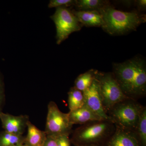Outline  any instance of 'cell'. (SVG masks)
<instances>
[{
	"instance_id": "8fae6325",
	"label": "cell",
	"mask_w": 146,
	"mask_h": 146,
	"mask_svg": "<svg viewBox=\"0 0 146 146\" xmlns=\"http://www.w3.org/2000/svg\"><path fill=\"white\" fill-rule=\"evenodd\" d=\"M79 22L82 26L87 27H102L103 19L98 11L72 10Z\"/></svg>"
},
{
	"instance_id": "7402d4cb",
	"label": "cell",
	"mask_w": 146,
	"mask_h": 146,
	"mask_svg": "<svg viewBox=\"0 0 146 146\" xmlns=\"http://www.w3.org/2000/svg\"><path fill=\"white\" fill-rule=\"evenodd\" d=\"M43 146H57L55 138L52 136H47L46 140Z\"/></svg>"
},
{
	"instance_id": "7c38bea8",
	"label": "cell",
	"mask_w": 146,
	"mask_h": 146,
	"mask_svg": "<svg viewBox=\"0 0 146 146\" xmlns=\"http://www.w3.org/2000/svg\"><path fill=\"white\" fill-rule=\"evenodd\" d=\"M69 119L72 124L82 125L86 123L103 119L84 105L78 109L68 112Z\"/></svg>"
},
{
	"instance_id": "3957f363",
	"label": "cell",
	"mask_w": 146,
	"mask_h": 146,
	"mask_svg": "<svg viewBox=\"0 0 146 146\" xmlns=\"http://www.w3.org/2000/svg\"><path fill=\"white\" fill-rule=\"evenodd\" d=\"M116 125L111 120L93 121L73 131L70 141L74 146H102L114 133Z\"/></svg>"
},
{
	"instance_id": "4fadbf2b",
	"label": "cell",
	"mask_w": 146,
	"mask_h": 146,
	"mask_svg": "<svg viewBox=\"0 0 146 146\" xmlns=\"http://www.w3.org/2000/svg\"><path fill=\"white\" fill-rule=\"evenodd\" d=\"M27 134L25 137V143L27 146H43L46 140L45 131L40 130L30 121L27 125Z\"/></svg>"
},
{
	"instance_id": "7a4b0ae2",
	"label": "cell",
	"mask_w": 146,
	"mask_h": 146,
	"mask_svg": "<svg viewBox=\"0 0 146 146\" xmlns=\"http://www.w3.org/2000/svg\"><path fill=\"white\" fill-rule=\"evenodd\" d=\"M98 11L101 14L104 24L102 28L111 35H122L136 30L146 21V16L138 12L117 10L109 4Z\"/></svg>"
},
{
	"instance_id": "d6986e66",
	"label": "cell",
	"mask_w": 146,
	"mask_h": 146,
	"mask_svg": "<svg viewBox=\"0 0 146 146\" xmlns=\"http://www.w3.org/2000/svg\"><path fill=\"white\" fill-rule=\"evenodd\" d=\"M76 1L74 0H51L48 4L49 8L69 7L75 5Z\"/></svg>"
},
{
	"instance_id": "44dd1931",
	"label": "cell",
	"mask_w": 146,
	"mask_h": 146,
	"mask_svg": "<svg viewBox=\"0 0 146 146\" xmlns=\"http://www.w3.org/2000/svg\"><path fill=\"white\" fill-rule=\"evenodd\" d=\"M5 100V93L3 80L0 73V113L2 112V109Z\"/></svg>"
},
{
	"instance_id": "30bf717a",
	"label": "cell",
	"mask_w": 146,
	"mask_h": 146,
	"mask_svg": "<svg viewBox=\"0 0 146 146\" xmlns=\"http://www.w3.org/2000/svg\"><path fill=\"white\" fill-rule=\"evenodd\" d=\"M102 146H142L136 133L116 126L114 133Z\"/></svg>"
},
{
	"instance_id": "6da1fadb",
	"label": "cell",
	"mask_w": 146,
	"mask_h": 146,
	"mask_svg": "<svg viewBox=\"0 0 146 146\" xmlns=\"http://www.w3.org/2000/svg\"><path fill=\"white\" fill-rule=\"evenodd\" d=\"M113 75L123 94L137 100L145 96L146 66L145 60L135 57L113 65Z\"/></svg>"
},
{
	"instance_id": "ac0fdd59",
	"label": "cell",
	"mask_w": 146,
	"mask_h": 146,
	"mask_svg": "<svg viewBox=\"0 0 146 146\" xmlns=\"http://www.w3.org/2000/svg\"><path fill=\"white\" fill-rule=\"evenodd\" d=\"M135 133L141 145L146 146V106H144L141 111Z\"/></svg>"
},
{
	"instance_id": "e0dca14e",
	"label": "cell",
	"mask_w": 146,
	"mask_h": 146,
	"mask_svg": "<svg viewBox=\"0 0 146 146\" xmlns=\"http://www.w3.org/2000/svg\"><path fill=\"white\" fill-rule=\"evenodd\" d=\"M25 136L7 131L0 132V146H16L25 143Z\"/></svg>"
},
{
	"instance_id": "9a60e30c",
	"label": "cell",
	"mask_w": 146,
	"mask_h": 146,
	"mask_svg": "<svg viewBox=\"0 0 146 146\" xmlns=\"http://www.w3.org/2000/svg\"><path fill=\"white\" fill-rule=\"evenodd\" d=\"M97 72V70L92 69L80 75L76 78L74 86L80 91L83 92L92 84L96 78Z\"/></svg>"
},
{
	"instance_id": "52a82bcc",
	"label": "cell",
	"mask_w": 146,
	"mask_h": 146,
	"mask_svg": "<svg viewBox=\"0 0 146 146\" xmlns=\"http://www.w3.org/2000/svg\"><path fill=\"white\" fill-rule=\"evenodd\" d=\"M51 18L56 28L57 44H60L73 33L80 31L83 26L72 11L66 7L56 8Z\"/></svg>"
},
{
	"instance_id": "603a6c76",
	"label": "cell",
	"mask_w": 146,
	"mask_h": 146,
	"mask_svg": "<svg viewBox=\"0 0 146 146\" xmlns=\"http://www.w3.org/2000/svg\"><path fill=\"white\" fill-rule=\"evenodd\" d=\"M138 8L141 9H145L146 7V0H138L136 2Z\"/></svg>"
},
{
	"instance_id": "ba28073f",
	"label": "cell",
	"mask_w": 146,
	"mask_h": 146,
	"mask_svg": "<svg viewBox=\"0 0 146 146\" xmlns=\"http://www.w3.org/2000/svg\"><path fill=\"white\" fill-rule=\"evenodd\" d=\"M83 93L84 105L86 107L103 119L111 120L103 107L98 83L96 78L91 86Z\"/></svg>"
},
{
	"instance_id": "2e32d148",
	"label": "cell",
	"mask_w": 146,
	"mask_h": 146,
	"mask_svg": "<svg viewBox=\"0 0 146 146\" xmlns=\"http://www.w3.org/2000/svg\"><path fill=\"white\" fill-rule=\"evenodd\" d=\"M108 3L102 0H77L75 5L79 11H98Z\"/></svg>"
},
{
	"instance_id": "cb8c5ba5",
	"label": "cell",
	"mask_w": 146,
	"mask_h": 146,
	"mask_svg": "<svg viewBox=\"0 0 146 146\" xmlns=\"http://www.w3.org/2000/svg\"><path fill=\"white\" fill-rule=\"evenodd\" d=\"M16 146H27L26 145H25V144H21V145H18Z\"/></svg>"
},
{
	"instance_id": "277c9868",
	"label": "cell",
	"mask_w": 146,
	"mask_h": 146,
	"mask_svg": "<svg viewBox=\"0 0 146 146\" xmlns=\"http://www.w3.org/2000/svg\"><path fill=\"white\" fill-rule=\"evenodd\" d=\"M144 106L128 98L114 105L107 114L115 125L135 132Z\"/></svg>"
},
{
	"instance_id": "8992f818",
	"label": "cell",
	"mask_w": 146,
	"mask_h": 146,
	"mask_svg": "<svg viewBox=\"0 0 146 146\" xmlns=\"http://www.w3.org/2000/svg\"><path fill=\"white\" fill-rule=\"evenodd\" d=\"M73 126L70 121L68 113L61 112L55 102H50L48 105L45 131L47 136L70 135L73 131Z\"/></svg>"
},
{
	"instance_id": "9c48e42d",
	"label": "cell",
	"mask_w": 146,
	"mask_h": 146,
	"mask_svg": "<svg viewBox=\"0 0 146 146\" xmlns=\"http://www.w3.org/2000/svg\"><path fill=\"white\" fill-rule=\"evenodd\" d=\"M0 120L4 131L18 135H23L29 121L28 115L15 116L3 112L0 113Z\"/></svg>"
},
{
	"instance_id": "5b68a950",
	"label": "cell",
	"mask_w": 146,
	"mask_h": 146,
	"mask_svg": "<svg viewBox=\"0 0 146 146\" xmlns=\"http://www.w3.org/2000/svg\"><path fill=\"white\" fill-rule=\"evenodd\" d=\"M96 79L98 83L102 102L106 114L115 104L128 98L122 91L112 73L97 70Z\"/></svg>"
},
{
	"instance_id": "ffe728a7",
	"label": "cell",
	"mask_w": 146,
	"mask_h": 146,
	"mask_svg": "<svg viewBox=\"0 0 146 146\" xmlns=\"http://www.w3.org/2000/svg\"><path fill=\"white\" fill-rule=\"evenodd\" d=\"M70 135H61L54 137L56 141L57 146H71V142Z\"/></svg>"
},
{
	"instance_id": "5bb4252c",
	"label": "cell",
	"mask_w": 146,
	"mask_h": 146,
	"mask_svg": "<svg viewBox=\"0 0 146 146\" xmlns=\"http://www.w3.org/2000/svg\"><path fill=\"white\" fill-rule=\"evenodd\" d=\"M68 102L70 111L82 107L85 104L83 92L72 87L68 93Z\"/></svg>"
}]
</instances>
